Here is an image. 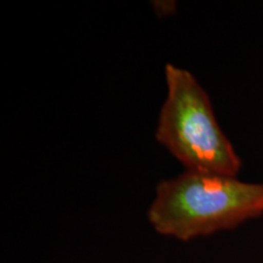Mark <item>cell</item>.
<instances>
[{"label":"cell","mask_w":263,"mask_h":263,"mask_svg":"<svg viewBox=\"0 0 263 263\" xmlns=\"http://www.w3.org/2000/svg\"><path fill=\"white\" fill-rule=\"evenodd\" d=\"M263 213V183L185 171L157 184L147 218L155 232L189 241L233 229Z\"/></svg>","instance_id":"1"},{"label":"cell","mask_w":263,"mask_h":263,"mask_svg":"<svg viewBox=\"0 0 263 263\" xmlns=\"http://www.w3.org/2000/svg\"><path fill=\"white\" fill-rule=\"evenodd\" d=\"M167 97L161 107L156 140L185 171L236 177V155L213 112L211 100L192 72L167 64Z\"/></svg>","instance_id":"2"}]
</instances>
